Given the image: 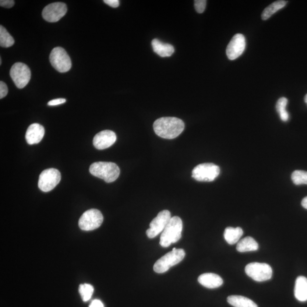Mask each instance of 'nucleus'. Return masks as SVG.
<instances>
[{
	"label": "nucleus",
	"instance_id": "obj_1",
	"mask_svg": "<svg viewBox=\"0 0 307 307\" xmlns=\"http://www.w3.org/2000/svg\"><path fill=\"white\" fill-rule=\"evenodd\" d=\"M185 123L176 118H162L154 123L153 128L157 135L165 139H174L185 129Z\"/></svg>",
	"mask_w": 307,
	"mask_h": 307
},
{
	"label": "nucleus",
	"instance_id": "obj_2",
	"mask_svg": "<svg viewBox=\"0 0 307 307\" xmlns=\"http://www.w3.org/2000/svg\"><path fill=\"white\" fill-rule=\"evenodd\" d=\"M91 174L103 179L105 182H114L118 178L120 170L118 165L113 162H97L91 165Z\"/></svg>",
	"mask_w": 307,
	"mask_h": 307
},
{
	"label": "nucleus",
	"instance_id": "obj_3",
	"mask_svg": "<svg viewBox=\"0 0 307 307\" xmlns=\"http://www.w3.org/2000/svg\"><path fill=\"white\" fill-rule=\"evenodd\" d=\"M183 222L178 216L171 217L166 227L162 232L160 238V245L167 248L172 243L177 242L182 237Z\"/></svg>",
	"mask_w": 307,
	"mask_h": 307
},
{
	"label": "nucleus",
	"instance_id": "obj_4",
	"mask_svg": "<svg viewBox=\"0 0 307 307\" xmlns=\"http://www.w3.org/2000/svg\"><path fill=\"white\" fill-rule=\"evenodd\" d=\"M186 256L184 250L174 248L172 251L159 259L154 264V270L157 273L166 272L170 268L181 262Z\"/></svg>",
	"mask_w": 307,
	"mask_h": 307
},
{
	"label": "nucleus",
	"instance_id": "obj_5",
	"mask_svg": "<svg viewBox=\"0 0 307 307\" xmlns=\"http://www.w3.org/2000/svg\"><path fill=\"white\" fill-rule=\"evenodd\" d=\"M220 167L212 163L197 165L192 170V177L199 182H213L218 177Z\"/></svg>",
	"mask_w": 307,
	"mask_h": 307
},
{
	"label": "nucleus",
	"instance_id": "obj_6",
	"mask_svg": "<svg viewBox=\"0 0 307 307\" xmlns=\"http://www.w3.org/2000/svg\"><path fill=\"white\" fill-rule=\"evenodd\" d=\"M50 61L53 68L59 72H68L72 63L68 52L62 47H55L51 52Z\"/></svg>",
	"mask_w": 307,
	"mask_h": 307
},
{
	"label": "nucleus",
	"instance_id": "obj_7",
	"mask_svg": "<svg viewBox=\"0 0 307 307\" xmlns=\"http://www.w3.org/2000/svg\"><path fill=\"white\" fill-rule=\"evenodd\" d=\"M245 270L249 277L257 282L270 280L273 275L272 268L264 263H250L246 266Z\"/></svg>",
	"mask_w": 307,
	"mask_h": 307
},
{
	"label": "nucleus",
	"instance_id": "obj_8",
	"mask_svg": "<svg viewBox=\"0 0 307 307\" xmlns=\"http://www.w3.org/2000/svg\"><path fill=\"white\" fill-rule=\"evenodd\" d=\"M103 220V216L99 210L91 209L85 212L80 217L79 226L83 231H93L99 228Z\"/></svg>",
	"mask_w": 307,
	"mask_h": 307
},
{
	"label": "nucleus",
	"instance_id": "obj_9",
	"mask_svg": "<svg viewBox=\"0 0 307 307\" xmlns=\"http://www.w3.org/2000/svg\"><path fill=\"white\" fill-rule=\"evenodd\" d=\"M61 180V174L55 168H48L41 172L39 178L38 188L47 192L54 189Z\"/></svg>",
	"mask_w": 307,
	"mask_h": 307
},
{
	"label": "nucleus",
	"instance_id": "obj_10",
	"mask_svg": "<svg viewBox=\"0 0 307 307\" xmlns=\"http://www.w3.org/2000/svg\"><path fill=\"white\" fill-rule=\"evenodd\" d=\"M10 75L16 87L20 89L25 87L31 79V71L29 67L21 62L13 65L10 69Z\"/></svg>",
	"mask_w": 307,
	"mask_h": 307
},
{
	"label": "nucleus",
	"instance_id": "obj_11",
	"mask_svg": "<svg viewBox=\"0 0 307 307\" xmlns=\"http://www.w3.org/2000/svg\"><path fill=\"white\" fill-rule=\"evenodd\" d=\"M171 218L170 212L164 210L160 212L157 216L150 222V228L147 229L146 235L149 238H153L164 231Z\"/></svg>",
	"mask_w": 307,
	"mask_h": 307
},
{
	"label": "nucleus",
	"instance_id": "obj_12",
	"mask_svg": "<svg viewBox=\"0 0 307 307\" xmlns=\"http://www.w3.org/2000/svg\"><path fill=\"white\" fill-rule=\"evenodd\" d=\"M68 11L65 3L54 2L46 6L42 11V17L49 23H56L64 17Z\"/></svg>",
	"mask_w": 307,
	"mask_h": 307
},
{
	"label": "nucleus",
	"instance_id": "obj_13",
	"mask_svg": "<svg viewBox=\"0 0 307 307\" xmlns=\"http://www.w3.org/2000/svg\"><path fill=\"white\" fill-rule=\"evenodd\" d=\"M246 47V40L242 34L234 35L227 48V55L229 60L234 61L241 56Z\"/></svg>",
	"mask_w": 307,
	"mask_h": 307
},
{
	"label": "nucleus",
	"instance_id": "obj_14",
	"mask_svg": "<svg viewBox=\"0 0 307 307\" xmlns=\"http://www.w3.org/2000/svg\"><path fill=\"white\" fill-rule=\"evenodd\" d=\"M117 136L112 130H105L97 134L93 140L94 145L98 150L108 149L114 144Z\"/></svg>",
	"mask_w": 307,
	"mask_h": 307
},
{
	"label": "nucleus",
	"instance_id": "obj_15",
	"mask_svg": "<svg viewBox=\"0 0 307 307\" xmlns=\"http://www.w3.org/2000/svg\"><path fill=\"white\" fill-rule=\"evenodd\" d=\"M45 136V128L39 123H33L28 128L26 133V140L28 144L40 143Z\"/></svg>",
	"mask_w": 307,
	"mask_h": 307
},
{
	"label": "nucleus",
	"instance_id": "obj_16",
	"mask_svg": "<svg viewBox=\"0 0 307 307\" xmlns=\"http://www.w3.org/2000/svg\"><path fill=\"white\" fill-rule=\"evenodd\" d=\"M198 282L208 288H216L223 284V280L219 275L213 273H205L200 275Z\"/></svg>",
	"mask_w": 307,
	"mask_h": 307
},
{
	"label": "nucleus",
	"instance_id": "obj_17",
	"mask_svg": "<svg viewBox=\"0 0 307 307\" xmlns=\"http://www.w3.org/2000/svg\"><path fill=\"white\" fill-rule=\"evenodd\" d=\"M295 296L298 301H307V278L300 276L296 279L294 290Z\"/></svg>",
	"mask_w": 307,
	"mask_h": 307
},
{
	"label": "nucleus",
	"instance_id": "obj_18",
	"mask_svg": "<svg viewBox=\"0 0 307 307\" xmlns=\"http://www.w3.org/2000/svg\"><path fill=\"white\" fill-rule=\"evenodd\" d=\"M154 51L161 57H169L174 52V47L171 45L165 44L154 39L151 42Z\"/></svg>",
	"mask_w": 307,
	"mask_h": 307
},
{
	"label": "nucleus",
	"instance_id": "obj_19",
	"mask_svg": "<svg viewBox=\"0 0 307 307\" xmlns=\"http://www.w3.org/2000/svg\"><path fill=\"white\" fill-rule=\"evenodd\" d=\"M259 248V243L251 237H246L237 243V251L241 253L256 251Z\"/></svg>",
	"mask_w": 307,
	"mask_h": 307
},
{
	"label": "nucleus",
	"instance_id": "obj_20",
	"mask_svg": "<svg viewBox=\"0 0 307 307\" xmlns=\"http://www.w3.org/2000/svg\"><path fill=\"white\" fill-rule=\"evenodd\" d=\"M243 232L241 228L228 227L224 232V238L229 245H234L239 242Z\"/></svg>",
	"mask_w": 307,
	"mask_h": 307
},
{
	"label": "nucleus",
	"instance_id": "obj_21",
	"mask_svg": "<svg viewBox=\"0 0 307 307\" xmlns=\"http://www.w3.org/2000/svg\"><path fill=\"white\" fill-rule=\"evenodd\" d=\"M228 302L235 307H258L256 303L248 298L239 295L229 296Z\"/></svg>",
	"mask_w": 307,
	"mask_h": 307
},
{
	"label": "nucleus",
	"instance_id": "obj_22",
	"mask_svg": "<svg viewBox=\"0 0 307 307\" xmlns=\"http://www.w3.org/2000/svg\"><path fill=\"white\" fill-rule=\"evenodd\" d=\"M287 1H277L271 3V5L268 6L265 9L263 10L262 14V19L263 20H267L272 16L274 13L278 11V10L283 8L286 5Z\"/></svg>",
	"mask_w": 307,
	"mask_h": 307
},
{
	"label": "nucleus",
	"instance_id": "obj_23",
	"mask_svg": "<svg viewBox=\"0 0 307 307\" xmlns=\"http://www.w3.org/2000/svg\"><path fill=\"white\" fill-rule=\"evenodd\" d=\"M15 44V40L8 33L5 28L0 26V46L2 47L8 48L12 47Z\"/></svg>",
	"mask_w": 307,
	"mask_h": 307
},
{
	"label": "nucleus",
	"instance_id": "obj_24",
	"mask_svg": "<svg viewBox=\"0 0 307 307\" xmlns=\"http://www.w3.org/2000/svg\"><path fill=\"white\" fill-rule=\"evenodd\" d=\"M288 100L287 98L281 97L278 100L276 105L277 111L278 114L280 115L282 121L284 122L287 121L289 118L288 113L285 109Z\"/></svg>",
	"mask_w": 307,
	"mask_h": 307
},
{
	"label": "nucleus",
	"instance_id": "obj_25",
	"mask_svg": "<svg viewBox=\"0 0 307 307\" xmlns=\"http://www.w3.org/2000/svg\"><path fill=\"white\" fill-rule=\"evenodd\" d=\"M291 179L296 185H307V171L296 170L293 172Z\"/></svg>",
	"mask_w": 307,
	"mask_h": 307
},
{
	"label": "nucleus",
	"instance_id": "obj_26",
	"mask_svg": "<svg viewBox=\"0 0 307 307\" xmlns=\"http://www.w3.org/2000/svg\"><path fill=\"white\" fill-rule=\"evenodd\" d=\"M79 291L84 302H87L93 295L94 288L93 285L89 284H80Z\"/></svg>",
	"mask_w": 307,
	"mask_h": 307
},
{
	"label": "nucleus",
	"instance_id": "obj_27",
	"mask_svg": "<svg viewBox=\"0 0 307 307\" xmlns=\"http://www.w3.org/2000/svg\"><path fill=\"white\" fill-rule=\"evenodd\" d=\"M207 1L206 0H196L195 1V8L196 12L199 13H202L206 9Z\"/></svg>",
	"mask_w": 307,
	"mask_h": 307
},
{
	"label": "nucleus",
	"instance_id": "obj_28",
	"mask_svg": "<svg viewBox=\"0 0 307 307\" xmlns=\"http://www.w3.org/2000/svg\"><path fill=\"white\" fill-rule=\"evenodd\" d=\"M8 93V87L4 82L1 81L0 82V98L2 99V98L5 97Z\"/></svg>",
	"mask_w": 307,
	"mask_h": 307
},
{
	"label": "nucleus",
	"instance_id": "obj_29",
	"mask_svg": "<svg viewBox=\"0 0 307 307\" xmlns=\"http://www.w3.org/2000/svg\"><path fill=\"white\" fill-rule=\"evenodd\" d=\"M15 2L13 0H1L0 5L6 8H11L15 5Z\"/></svg>",
	"mask_w": 307,
	"mask_h": 307
},
{
	"label": "nucleus",
	"instance_id": "obj_30",
	"mask_svg": "<svg viewBox=\"0 0 307 307\" xmlns=\"http://www.w3.org/2000/svg\"><path fill=\"white\" fill-rule=\"evenodd\" d=\"M66 100L65 98H56V99L52 100L48 102L49 106H56L65 103Z\"/></svg>",
	"mask_w": 307,
	"mask_h": 307
},
{
	"label": "nucleus",
	"instance_id": "obj_31",
	"mask_svg": "<svg viewBox=\"0 0 307 307\" xmlns=\"http://www.w3.org/2000/svg\"><path fill=\"white\" fill-rule=\"evenodd\" d=\"M104 2H105L106 4L115 8H118L119 5V1L118 0H104Z\"/></svg>",
	"mask_w": 307,
	"mask_h": 307
},
{
	"label": "nucleus",
	"instance_id": "obj_32",
	"mask_svg": "<svg viewBox=\"0 0 307 307\" xmlns=\"http://www.w3.org/2000/svg\"><path fill=\"white\" fill-rule=\"evenodd\" d=\"M90 307H104V306L100 300L96 299L91 303Z\"/></svg>",
	"mask_w": 307,
	"mask_h": 307
},
{
	"label": "nucleus",
	"instance_id": "obj_33",
	"mask_svg": "<svg viewBox=\"0 0 307 307\" xmlns=\"http://www.w3.org/2000/svg\"><path fill=\"white\" fill-rule=\"evenodd\" d=\"M302 206L305 209L307 210V196L303 199L302 202Z\"/></svg>",
	"mask_w": 307,
	"mask_h": 307
},
{
	"label": "nucleus",
	"instance_id": "obj_34",
	"mask_svg": "<svg viewBox=\"0 0 307 307\" xmlns=\"http://www.w3.org/2000/svg\"><path fill=\"white\" fill-rule=\"evenodd\" d=\"M305 101L306 102V103L307 105V94L306 95V96L305 97Z\"/></svg>",
	"mask_w": 307,
	"mask_h": 307
}]
</instances>
